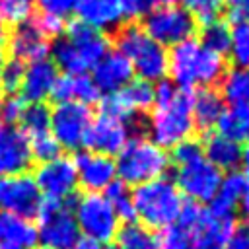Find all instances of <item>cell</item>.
Masks as SVG:
<instances>
[{"mask_svg":"<svg viewBox=\"0 0 249 249\" xmlns=\"http://www.w3.org/2000/svg\"><path fill=\"white\" fill-rule=\"evenodd\" d=\"M195 132L193 91L173 86L169 80L156 84V97L148 119V138L163 150H173Z\"/></svg>","mask_w":249,"mask_h":249,"instance_id":"6da1fadb","label":"cell"},{"mask_svg":"<svg viewBox=\"0 0 249 249\" xmlns=\"http://www.w3.org/2000/svg\"><path fill=\"white\" fill-rule=\"evenodd\" d=\"M224 72V56L208 51L198 39H187L167 51V78L181 89H208Z\"/></svg>","mask_w":249,"mask_h":249,"instance_id":"7a4b0ae2","label":"cell"},{"mask_svg":"<svg viewBox=\"0 0 249 249\" xmlns=\"http://www.w3.org/2000/svg\"><path fill=\"white\" fill-rule=\"evenodd\" d=\"M111 51L109 37L78 19L64 27V35L51 45L53 64L62 74H86Z\"/></svg>","mask_w":249,"mask_h":249,"instance_id":"3957f363","label":"cell"},{"mask_svg":"<svg viewBox=\"0 0 249 249\" xmlns=\"http://www.w3.org/2000/svg\"><path fill=\"white\" fill-rule=\"evenodd\" d=\"M183 204L185 198L169 177H160L132 189V216L154 231L173 226Z\"/></svg>","mask_w":249,"mask_h":249,"instance_id":"277c9868","label":"cell"},{"mask_svg":"<svg viewBox=\"0 0 249 249\" xmlns=\"http://www.w3.org/2000/svg\"><path fill=\"white\" fill-rule=\"evenodd\" d=\"M117 179L126 187H138L148 181L165 177L171 167L169 154L154 144L148 136L134 134L126 140L115 158Z\"/></svg>","mask_w":249,"mask_h":249,"instance_id":"5b68a950","label":"cell"},{"mask_svg":"<svg viewBox=\"0 0 249 249\" xmlns=\"http://www.w3.org/2000/svg\"><path fill=\"white\" fill-rule=\"evenodd\" d=\"M117 51L128 60L138 80L160 84L167 78V49L156 43L140 25H126L117 35Z\"/></svg>","mask_w":249,"mask_h":249,"instance_id":"8992f818","label":"cell"},{"mask_svg":"<svg viewBox=\"0 0 249 249\" xmlns=\"http://www.w3.org/2000/svg\"><path fill=\"white\" fill-rule=\"evenodd\" d=\"M72 214L80 235L97 245L113 243L121 228V220L103 193H86L78 196L74 200Z\"/></svg>","mask_w":249,"mask_h":249,"instance_id":"52a82bcc","label":"cell"},{"mask_svg":"<svg viewBox=\"0 0 249 249\" xmlns=\"http://www.w3.org/2000/svg\"><path fill=\"white\" fill-rule=\"evenodd\" d=\"M224 173L218 171L204 154L191 158L181 163H173V183L179 189L181 196L189 202L208 204L220 189Z\"/></svg>","mask_w":249,"mask_h":249,"instance_id":"ba28073f","label":"cell"},{"mask_svg":"<svg viewBox=\"0 0 249 249\" xmlns=\"http://www.w3.org/2000/svg\"><path fill=\"white\" fill-rule=\"evenodd\" d=\"M37 218V241L45 249H72L82 239L70 202L45 198Z\"/></svg>","mask_w":249,"mask_h":249,"instance_id":"9c48e42d","label":"cell"},{"mask_svg":"<svg viewBox=\"0 0 249 249\" xmlns=\"http://www.w3.org/2000/svg\"><path fill=\"white\" fill-rule=\"evenodd\" d=\"M195 29V18L181 4H158L144 19V31L165 49L193 39Z\"/></svg>","mask_w":249,"mask_h":249,"instance_id":"30bf717a","label":"cell"},{"mask_svg":"<svg viewBox=\"0 0 249 249\" xmlns=\"http://www.w3.org/2000/svg\"><path fill=\"white\" fill-rule=\"evenodd\" d=\"M91 109L80 103H56L51 111V134L64 150H80L91 124Z\"/></svg>","mask_w":249,"mask_h":249,"instance_id":"8fae6325","label":"cell"},{"mask_svg":"<svg viewBox=\"0 0 249 249\" xmlns=\"http://www.w3.org/2000/svg\"><path fill=\"white\" fill-rule=\"evenodd\" d=\"M43 200L45 198L29 173L8 175L0 179V208L4 212L33 220L37 218Z\"/></svg>","mask_w":249,"mask_h":249,"instance_id":"7c38bea8","label":"cell"},{"mask_svg":"<svg viewBox=\"0 0 249 249\" xmlns=\"http://www.w3.org/2000/svg\"><path fill=\"white\" fill-rule=\"evenodd\" d=\"M33 179H35L43 198L68 202V198H72L76 189H78V175H76L74 158L60 154L49 161L39 163Z\"/></svg>","mask_w":249,"mask_h":249,"instance_id":"4fadbf2b","label":"cell"},{"mask_svg":"<svg viewBox=\"0 0 249 249\" xmlns=\"http://www.w3.org/2000/svg\"><path fill=\"white\" fill-rule=\"evenodd\" d=\"M130 136L132 134H130L128 119L101 109L99 115L91 119L84 146H88L89 152H97L113 158L121 152V148L126 144Z\"/></svg>","mask_w":249,"mask_h":249,"instance_id":"5bb4252c","label":"cell"},{"mask_svg":"<svg viewBox=\"0 0 249 249\" xmlns=\"http://www.w3.org/2000/svg\"><path fill=\"white\" fill-rule=\"evenodd\" d=\"M6 49L10 51V56L19 62H37L49 56L51 53V39L39 29V25L33 19V14L14 25V31L10 33L6 41Z\"/></svg>","mask_w":249,"mask_h":249,"instance_id":"9a60e30c","label":"cell"},{"mask_svg":"<svg viewBox=\"0 0 249 249\" xmlns=\"http://www.w3.org/2000/svg\"><path fill=\"white\" fill-rule=\"evenodd\" d=\"M154 97H156V86L134 78L121 91L105 97V101L101 103V109L132 121V117L148 113L152 109Z\"/></svg>","mask_w":249,"mask_h":249,"instance_id":"2e32d148","label":"cell"},{"mask_svg":"<svg viewBox=\"0 0 249 249\" xmlns=\"http://www.w3.org/2000/svg\"><path fill=\"white\" fill-rule=\"evenodd\" d=\"M78 185L88 193H101L117 181L115 160L97 152H82L74 158Z\"/></svg>","mask_w":249,"mask_h":249,"instance_id":"e0dca14e","label":"cell"},{"mask_svg":"<svg viewBox=\"0 0 249 249\" xmlns=\"http://www.w3.org/2000/svg\"><path fill=\"white\" fill-rule=\"evenodd\" d=\"M31 161L33 156L25 134L18 126L0 123V173L6 177L27 173Z\"/></svg>","mask_w":249,"mask_h":249,"instance_id":"ac0fdd59","label":"cell"},{"mask_svg":"<svg viewBox=\"0 0 249 249\" xmlns=\"http://www.w3.org/2000/svg\"><path fill=\"white\" fill-rule=\"evenodd\" d=\"M91 80L101 95L109 97L121 91L128 82L134 80L128 60L119 51H109L91 70Z\"/></svg>","mask_w":249,"mask_h":249,"instance_id":"d6986e66","label":"cell"},{"mask_svg":"<svg viewBox=\"0 0 249 249\" xmlns=\"http://www.w3.org/2000/svg\"><path fill=\"white\" fill-rule=\"evenodd\" d=\"M58 76L60 74L53 64V60L43 58V60L31 62L29 66H25L23 80L19 86V91H21L19 97L29 103H43L47 97L53 95Z\"/></svg>","mask_w":249,"mask_h":249,"instance_id":"ffe728a7","label":"cell"},{"mask_svg":"<svg viewBox=\"0 0 249 249\" xmlns=\"http://www.w3.org/2000/svg\"><path fill=\"white\" fill-rule=\"evenodd\" d=\"M247 191V179L241 171H230L222 177L220 189L214 195V198L208 202V212L214 218L226 220V222H233L237 210H239V202L243 198Z\"/></svg>","mask_w":249,"mask_h":249,"instance_id":"44dd1931","label":"cell"},{"mask_svg":"<svg viewBox=\"0 0 249 249\" xmlns=\"http://www.w3.org/2000/svg\"><path fill=\"white\" fill-rule=\"evenodd\" d=\"M74 14L80 23L105 35L123 23L119 0H78Z\"/></svg>","mask_w":249,"mask_h":249,"instance_id":"7402d4cb","label":"cell"},{"mask_svg":"<svg viewBox=\"0 0 249 249\" xmlns=\"http://www.w3.org/2000/svg\"><path fill=\"white\" fill-rule=\"evenodd\" d=\"M56 99V103H80V105H93L101 99L99 89L95 88L91 76L88 74H62L58 76L53 95Z\"/></svg>","mask_w":249,"mask_h":249,"instance_id":"603a6c76","label":"cell"},{"mask_svg":"<svg viewBox=\"0 0 249 249\" xmlns=\"http://www.w3.org/2000/svg\"><path fill=\"white\" fill-rule=\"evenodd\" d=\"M233 222H226L214 218L208 210L204 218L189 231V249H224L230 231L233 230ZM183 228V226H181Z\"/></svg>","mask_w":249,"mask_h":249,"instance_id":"cb8c5ba5","label":"cell"},{"mask_svg":"<svg viewBox=\"0 0 249 249\" xmlns=\"http://www.w3.org/2000/svg\"><path fill=\"white\" fill-rule=\"evenodd\" d=\"M241 144H237L235 140L220 134V132H210L206 136V140L202 142V154L204 158L218 169V171H235L239 167L241 161Z\"/></svg>","mask_w":249,"mask_h":249,"instance_id":"d4e9b609","label":"cell"},{"mask_svg":"<svg viewBox=\"0 0 249 249\" xmlns=\"http://www.w3.org/2000/svg\"><path fill=\"white\" fill-rule=\"evenodd\" d=\"M226 111V103L222 101L220 93L212 88L208 89H198L193 91V123H195V130H202V132H212L222 115Z\"/></svg>","mask_w":249,"mask_h":249,"instance_id":"484cf974","label":"cell"},{"mask_svg":"<svg viewBox=\"0 0 249 249\" xmlns=\"http://www.w3.org/2000/svg\"><path fill=\"white\" fill-rule=\"evenodd\" d=\"M37 243V228L31 220L10 212H0V245L18 249H33Z\"/></svg>","mask_w":249,"mask_h":249,"instance_id":"4316f807","label":"cell"},{"mask_svg":"<svg viewBox=\"0 0 249 249\" xmlns=\"http://www.w3.org/2000/svg\"><path fill=\"white\" fill-rule=\"evenodd\" d=\"M220 97L226 107H247L249 105V70L231 68L226 70L220 80Z\"/></svg>","mask_w":249,"mask_h":249,"instance_id":"83f0119b","label":"cell"},{"mask_svg":"<svg viewBox=\"0 0 249 249\" xmlns=\"http://www.w3.org/2000/svg\"><path fill=\"white\" fill-rule=\"evenodd\" d=\"M115 239L121 249H160L158 231L138 224L136 220L124 222L119 228Z\"/></svg>","mask_w":249,"mask_h":249,"instance_id":"f1b7e54d","label":"cell"},{"mask_svg":"<svg viewBox=\"0 0 249 249\" xmlns=\"http://www.w3.org/2000/svg\"><path fill=\"white\" fill-rule=\"evenodd\" d=\"M216 128L220 134L235 140L237 144L249 142V105L247 107H226Z\"/></svg>","mask_w":249,"mask_h":249,"instance_id":"f546056e","label":"cell"},{"mask_svg":"<svg viewBox=\"0 0 249 249\" xmlns=\"http://www.w3.org/2000/svg\"><path fill=\"white\" fill-rule=\"evenodd\" d=\"M21 132L25 134V138H35L41 134L51 132V109L45 103H29L25 105L21 117Z\"/></svg>","mask_w":249,"mask_h":249,"instance_id":"4dcf8cb0","label":"cell"},{"mask_svg":"<svg viewBox=\"0 0 249 249\" xmlns=\"http://www.w3.org/2000/svg\"><path fill=\"white\" fill-rule=\"evenodd\" d=\"M230 37H231V25L218 18L208 23H202L198 41L208 51L224 56V54H228V49H230Z\"/></svg>","mask_w":249,"mask_h":249,"instance_id":"1f68e13d","label":"cell"},{"mask_svg":"<svg viewBox=\"0 0 249 249\" xmlns=\"http://www.w3.org/2000/svg\"><path fill=\"white\" fill-rule=\"evenodd\" d=\"M228 54L233 68L249 70V21H239L231 25Z\"/></svg>","mask_w":249,"mask_h":249,"instance_id":"d6a6232c","label":"cell"},{"mask_svg":"<svg viewBox=\"0 0 249 249\" xmlns=\"http://www.w3.org/2000/svg\"><path fill=\"white\" fill-rule=\"evenodd\" d=\"M103 195L111 202V206L117 212L119 220H124V222L134 220V216H132V189L130 187H126L124 183H121L117 179L113 185H109L105 189Z\"/></svg>","mask_w":249,"mask_h":249,"instance_id":"836d02e7","label":"cell"},{"mask_svg":"<svg viewBox=\"0 0 249 249\" xmlns=\"http://www.w3.org/2000/svg\"><path fill=\"white\" fill-rule=\"evenodd\" d=\"M183 8L195 18V21L208 23L220 18L224 2L222 0H183Z\"/></svg>","mask_w":249,"mask_h":249,"instance_id":"e575fe53","label":"cell"},{"mask_svg":"<svg viewBox=\"0 0 249 249\" xmlns=\"http://www.w3.org/2000/svg\"><path fill=\"white\" fill-rule=\"evenodd\" d=\"M31 16V0H2L0 2V21L18 25Z\"/></svg>","mask_w":249,"mask_h":249,"instance_id":"d590c367","label":"cell"},{"mask_svg":"<svg viewBox=\"0 0 249 249\" xmlns=\"http://www.w3.org/2000/svg\"><path fill=\"white\" fill-rule=\"evenodd\" d=\"M23 72H25V64L16 60V58H10L4 64V70H2L0 89L6 95H16L19 91V86H21V80H23Z\"/></svg>","mask_w":249,"mask_h":249,"instance_id":"8d00e7d4","label":"cell"},{"mask_svg":"<svg viewBox=\"0 0 249 249\" xmlns=\"http://www.w3.org/2000/svg\"><path fill=\"white\" fill-rule=\"evenodd\" d=\"M27 142H29V150H31L33 160H39L41 163L60 156V146L56 144V140L53 138L51 132L35 136V138H29Z\"/></svg>","mask_w":249,"mask_h":249,"instance_id":"74e56055","label":"cell"},{"mask_svg":"<svg viewBox=\"0 0 249 249\" xmlns=\"http://www.w3.org/2000/svg\"><path fill=\"white\" fill-rule=\"evenodd\" d=\"M158 4H160L158 0H119L121 16L123 19H128V21L146 19Z\"/></svg>","mask_w":249,"mask_h":249,"instance_id":"f35d334b","label":"cell"},{"mask_svg":"<svg viewBox=\"0 0 249 249\" xmlns=\"http://www.w3.org/2000/svg\"><path fill=\"white\" fill-rule=\"evenodd\" d=\"M23 109H25V101L19 95H6L0 101V123L14 126V123H19Z\"/></svg>","mask_w":249,"mask_h":249,"instance_id":"ab89813d","label":"cell"},{"mask_svg":"<svg viewBox=\"0 0 249 249\" xmlns=\"http://www.w3.org/2000/svg\"><path fill=\"white\" fill-rule=\"evenodd\" d=\"M76 4H78V0H37V6H39L41 14L54 16V18H60V19L74 14Z\"/></svg>","mask_w":249,"mask_h":249,"instance_id":"60d3db41","label":"cell"},{"mask_svg":"<svg viewBox=\"0 0 249 249\" xmlns=\"http://www.w3.org/2000/svg\"><path fill=\"white\" fill-rule=\"evenodd\" d=\"M224 249H249V224L233 226L230 231Z\"/></svg>","mask_w":249,"mask_h":249,"instance_id":"b9f144b4","label":"cell"},{"mask_svg":"<svg viewBox=\"0 0 249 249\" xmlns=\"http://www.w3.org/2000/svg\"><path fill=\"white\" fill-rule=\"evenodd\" d=\"M230 8V19L231 23L249 21V0H222Z\"/></svg>","mask_w":249,"mask_h":249,"instance_id":"7bdbcfd3","label":"cell"},{"mask_svg":"<svg viewBox=\"0 0 249 249\" xmlns=\"http://www.w3.org/2000/svg\"><path fill=\"white\" fill-rule=\"evenodd\" d=\"M6 41H8V35L4 31V27H0V78H2L4 64H6Z\"/></svg>","mask_w":249,"mask_h":249,"instance_id":"ee69618b","label":"cell"},{"mask_svg":"<svg viewBox=\"0 0 249 249\" xmlns=\"http://www.w3.org/2000/svg\"><path fill=\"white\" fill-rule=\"evenodd\" d=\"M245 179H247V191H245V195H243V198L239 202V210L237 212H241L249 220V177H245Z\"/></svg>","mask_w":249,"mask_h":249,"instance_id":"f6af8a7d","label":"cell"},{"mask_svg":"<svg viewBox=\"0 0 249 249\" xmlns=\"http://www.w3.org/2000/svg\"><path fill=\"white\" fill-rule=\"evenodd\" d=\"M72 249H101V245H97L93 241H88V239H80Z\"/></svg>","mask_w":249,"mask_h":249,"instance_id":"bcb514c9","label":"cell"},{"mask_svg":"<svg viewBox=\"0 0 249 249\" xmlns=\"http://www.w3.org/2000/svg\"><path fill=\"white\" fill-rule=\"evenodd\" d=\"M160 4H179V2H183V0H158Z\"/></svg>","mask_w":249,"mask_h":249,"instance_id":"7dc6e473","label":"cell"},{"mask_svg":"<svg viewBox=\"0 0 249 249\" xmlns=\"http://www.w3.org/2000/svg\"><path fill=\"white\" fill-rule=\"evenodd\" d=\"M101 249H121V247H119L117 243H107V245H105V247H101Z\"/></svg>","mask_w":249,"mask_h":249,"instance_id":"c3c4849f","label":"cell"},{"mask_svg":"<svg viewBox=\"0 0 249 249\" xmlns=\"http://www.w3.org/2000/svg\"><path fill=\"white\" fill-rule=\"evenodd\" d=\"M0 2H2V0H0ZM0 27H4V25H2V21H0Z\"/></svg>","mask_w":249,"mask_h":249,"instance_id":"681fc988","label":"cell"},{"mask_svg":"<svg viewBox=\"0 0 249 249\" xmlns=\"http://www.w3.org/2000/svg\"><path fill=\"white\" fill-rule=\"evenodd\" d=\"M41 249H45V247H41Z\"/></svg>","mask_w":249,"mask_h":249,"instance_id":"f907efd6","label":"cell"}]
</instances>
